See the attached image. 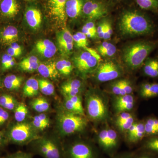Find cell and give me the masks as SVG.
Segmentation results:
<instances>
[{
  "label": "cell",
  "mask_w": 158,
  "mask_h": 158,
  "mask_svg": "<svg viewBox=\"0 0 158 158\" xmlns=\"http://www.w3.org/2000/svg\"><path fill=\"white\" fill-rule=\"evenodd\" d=\"M118 27L122 34L127 36L146 35L153 30L152 23L147 17L134 11H126L122 15Z\"/></svg>",
  "instance_id": "6da1fadb"
},
{
  "label": "cell",
  "mask_w": 158,
  "mask_h": 158,
  "mask_svg": "<svg viewBox=\"0 0 158 158\" xmlns=\"http://www.w3.org/2000/svg\"><path fill=\"white\" fill-rule=\"evenodd\" d=\"M155 43L140 41L127 47L123 53V59L127 66L133 69L139 68L155 48Z\"/></svg>",
  "instance_id": "7a4b0ae2"
},
{
  "label": "cell",
  "mask_w": 158,
  "mask_h": 158,
  "mask_svg": "<svg viewBox=\"0 0 158 158\" xmlns=\"http://www.w3.org/2000/svg\"><path fill=\"white\" fill-rule=\"evenodd\" d=\"M58 126L62 135L67 136L85 129L88 124L85 116L67 110L60 111L57 116Z\"/></svg>",
  "instance_id": "3957f363"
},
{
  "label": "cell",
  "mask_w": 158,
  "mask_h": 158,
  "mask_svg": "<svg viewBox=\"0 0 158 158\" xmlns=\"http://www.w3.org/2000/svg\"><path fill=\"white\" fill-rule=\"evenodd\" d=\"M82 52L74 59L75 65L79 71L86 73L96 70L100 64L101 58L98 52L86 47Z\"/></svg>",
  "instance_id": "277c9868"
},
{
  "label": "cell",
  "mask_w": 158,
  "mask_h": 158,
  "mask_svg": "<svg viewBox=\"0 0 158 158\" xmlns=\"http://www.w3.org/2000/svg\"><path fill=\"white\" fill-rule=\"evenodd\" d=\"M33 127L28 123L23 122L15 125L9 131V141L15 144L22 145L39 139Z\"/></svg>",
  "instance_id": "5b68a950"
},
{
  "label": "cell",
  "mask_w": 158,
  "mask_h": 158,
  "mask_svg": "<svg viewBox=\"0 0 158 158\" xmlns=\"http://www.w3.org/2000/svg\"><path fill=\"white\" fill-rule=\"evenodd\" d=\"M87 113L89 117L95 121H101L107 116V109L102 98L95 94H90L86 102Z\"/></svg>",
  "instance_id": "8992f818"
},
{
  "label": "cell",
  "mask_w": 158,
  "mask_h": 158,
  "mask_svg": "<svg viewBox=\"0 0 158 158\" xmlns=\"http://www.w3.org/2000/svg\"><path fill=\"white\" fill-rule=\"evenodd\" d=\"M33 144L34 151L44 158H62V152L59 144L52 139L40 138Z\"/></svg>",
  "instance_id": "52a82bcc"
},
{
  "label": "cell",
  "mask_w": 158,
  "mask_h": 158,
  "mask_svg": "<svg viewBox=\"0 0 158 158\" xmlns=\"http://www.w3.org/2000/svg\"><path fill=\"white\" fill-rule=\"evenodd\" d=\"M82 12L88 19H98L107 14L108 8L100 0H87L83 5Z\"/></svg>",
  "instance_id": "ba28073f"
},
{
  "label": "cell",
  "mask_w": 158,
  "mask_h": 158,
  "mask_svg": "<svg viewBox=\"0 0 158 158\" xmlns=\"http://www.w3.org/2000/svg\"><path fill=\"white\" fill-rule=\"evenodd\" d=\"M96 70L97 80L101 82L113 81L120 76L122 74L120 67L111 61L100 63Z\"/></svg>",
  "instance_id": "9c48e42d"
},
{
  "label": "cell",
  "mask_w": 158,
  "mask_h": 158,
  "mask_svg": "<svg viewBox=\"0 0 158 158\" xmlns=\"http://www.w3.org/2000/svg\"><path fill=\"white\" fill-rule=\"evenodd\" d=\"M67 158H97L96 151L92 145L84 141H78L69 146Z\"/></svg>",
  "instance_id": "30bf717a"
},
{
  "label": "cell",
  "mask_w": 158,
  "mask_h": 158,
  "mask_svg": "<svg viewBox=\"0 0 158 158\" xmlns=\"http://www.w3.org/2000/svg\"><path fill=\"white\" fill-rule=\"evenodd\" d=\"M67 0H47L49 14L59 22L66 20L65 6Z\"/></svg>",
  "instance_id": "8fae6325"
},
{
  "label": "cell",
  "mask_w": 158,
  "mask_h": 158,
  "mask_svg": "<svg viewBox=\"0 0 158 158\" xmlns=\"http://www.w3.org/2000/svg\"><path fill=\"white\" fill-rule=\"evenodd\" d=\"M57 42L60 50L65 54L71 52L73 47V35L68 29H63L58 33L57 36Z\"/></svg>",
  "instance_id": "7c38bea8"
},
{
  "label": "cell",
  "mask_w": 158,
  "mask_h": 158,
  "mask_svg": "<svg viewBox=\"0 0 158 158\" xmlns=\"http://www.w3.org/2000/svg\"><path fill=\"white\" fill-rule=\"evenodd\" d=\"M35 48L37 52L44 58H51L56 53V46L48 39L40 40L37 41Z\"/></svg>",
  "instance_id": "4fadbf2b"
},
{
  "label": "cell",
  "mask_w": 158,
  "mask_h": 158,
  "mask_svg": "<svg viewBox=\"0 0 158 158\" xmlns=\"http://www.w3.org/2000/svg\"><path fill=\"white\" fill-rule=\"evenodd\" d=\"M25 17L28 25L34 30L40 27L42 20V15L39 9L34 7H29L26 10Z\"/></svg>",
  "instance_id": "5bb4252c"
},
{
  "label": "cell",
  "mask_w": 158,
  "mask_h": 158,
  "mask_svg": "<svg viewBox=\"0 0 158 158\" xmlns=\"http://www.w3.org/2000/svg\"><path fill=\"white\" fill-rule=\"evenodd\" d=\"M20 6L17 0H2L0 4V12L8 18H14L19 12Z\"/></svg>",
  "instance_id": "9a60e30c"
},
{
  "label": "cell",
  "mask_w": 158,
  "mask_h": 158,
  "mask_svg": "<svg viewBox=\"0 0 158 158\" xmlns=\"http://www.w3.org/2000/svg\"><path fill=\"white\" fill-rule=\"evenodd\" d=\"M81 86L80 80L74 79L64 83L61 86V91L65 98L76 96L80 93Z\"/></svg>",
  "instance_id": "2e32d148"
},
{
  "label": "cell",
  "mask_w": 158,
  "mask_h": 158,
  "mask_svg": "<svg viewBox=\"0 0 158 158\" xmlns=\"http://www.w3.org/2000/svg\"><path fill=\"white\" fill-rule=\"evenodd\" d=\"M83 5V0H67L65 6L66 15L70 18H77L82 12Z\"/></svg>",
  "instance_id": "e0dca14e"
},
{
  "label": "cell",
  "mask_w": 158,
  "mask_h": 158,
  "mask_svg": "<svg viewBox=\"0 0 158 158\" xmlns=\"http://www.w3.org/2000/svg\"><path fill=\"white\" fill-rule=\"evenodd\" d=\"M37 70L40 75L46 78L56 79L59 77V72L55 62L40 63Z\"/></svg>",
  "instance_id": "ac0fdd59"
},
{
  "label": "cell",
  "mask_w": 158,
  "mask_h": 158,
  "mask_svg": "<svg viewBox=\"0 0 158 158\" xmlns=\"http://www.w3.org/2000/svg\"><path fill=\"white\" fill-rule=\"evenodd\" d=\"M19 32L14 26L6 27L1 34V39L3 44H11L18 40Z\"/></svg>",
  "instance_id": "d6986e66"
},
{
  "label": "cell",
  "mask_w": 158,
  "mask_h": 158,
  "mask_svg": "<svg viewBox=\"0 0 158 158\" xmlns=\"http://www.w3.org/2000/svg\"><path fill=\"white\" fill-rule=\"evenodd\" d=\"M39 85L38 80L31 77L27 80L23 88V95L26 97H33L39 93Z\"/></svg>",
  "instance_id": "ffe728a7"
},
{
  "label": "cell",
  "mask_w": 158,
  "mask_h": 158,
  "mask_svg": "<svg viewBox=\"0 0 158 158\" xmlns=\"http://www.w3.org/2000/svg\"><path fill=\"white\" fill-rule=\"evenodd\" d=\"M140 94L144 98H150L158 96V83L146 82L140 87Z\"/></svg>",
  "instance_id": "44dd1931"
},
{
  "label": "cell",
  "mask_w": 158,
  "mask_h": 158,
  "mask_svg": "<svg viewBox=\"0 0 158 158\" xmlns=\"http://www.w3.org/2000/svg\"><path fill=\"white\" fill-rule=\"evenodd\" d=\"M40 64L39 60L35 56L27 57L19 63L20 68L24 71L33 72L37 70Z\"/></svg>",
  "instance_id": "7402d4cb"
},
{
  "label": "cell",
  "mask_w": 158,
  "mask_h": 158,
  "mask_svg": "<svg viewBox=\"0 0 158 158\" xmlns=\"http://www.w3.org/2000/svg\"><path fill=\"white\" fill-rule=\"evenodd\" d=\"M144 122L145 138L158 136V118L151 116L146 118Z\"/></svg>",
  "instance_id": "603a6c76"
},
{
  "label": "cell",
  "mask_w": 158,
  "mask_h": 158,
  "mask_svg": "<svg viewBox=\"0 0 158 158\" xmlns=\"http://www.w3.org/2000/svg\"><path fill=\"white\" fill-rule=\"evenodd\" d=\"M23 81L22 77L15 75H10L5 78L4 85L6 89L9 90H16L19 89Z\"/></svg>",
  "instance_id": "cb8c5ba5"
},
{
  "label": "cell",
  "mask_w": 158,
  "mask_h": 158,
  "mask_svg": "<svg viewBox=\"0 0 158 158\" xmlns=\"http://www.w3.org/2000/svg\"><path fill=\"white\" fill-rule=\"evenodd\" d=\"M143 71L144 74L151 78L158 77V60L149 59L144 64Z\"/></svg>",
  "instance_id": "d4e9b609"
},
{
  "label": "cell",
  "mask_w": 158,
  "mask_h": 158,
  "mask_svg": "<svg viewBox=\"0 0 158 158\" xmlns=\"http://www.w3.org/2000/svg\"><path fill=\"white\" fill-rule=\"evenodd\" d=\"M32 123V126L35 128L43 131L50 126V122L46 114L41 113L34 116Z\"/></svg>",
  "instance_id": "484cf974"
},
{
  "label": "cell",
  "mask_w": 158,
  "mask_h": 158,
  "mask_svg": "<svg viewBox=\"0 0 158 158\" xmlns=\"http://www.w3.org/2000/svg\"><path fill=\"white\" fill-rule=\"evenodd\" d=\"M141 149L145 150L158 155V136L146 137Z\"/></svg>",
  "instance_id": "4316f807"
},
{
  "label": "cell",
  "mask_w": 158,
  "mask_h": 158,
  "mask_svg": "<svg viewBox=\"0 0 158 158\" xmlns=\"http://www.w3.org/2000/svg\"><path fill=\"white\" fill-rule=\"evenodd\" d=\"M31 107L38 113L46 112L50 107L47 100L42 97H37L31 101Z\"/></svg>",
  "instance_id": "83f0119b"
},
{
  "label": "cell",
  "mask_w": 158,
  "mask_h": 158,
  "mask_svg": "<svg viewBox=\"0 0 158 158\" xmlns=\"http://www.w3.org/2000/svg\"><path fill=\"white\" fill-rule=\"evenodd\" d=\"M145 138L144 121L137 122V128L133 136L127 140L129 143H136Z\"/></svg>",
  "instance_id": "f1b7e54d"
},
{
  "label": "cell",
  "mask_w": 158,
  "mask_h": 158,
  "mask_svg": "<svg viewBox=\"0 0 158 158\" xmlns=\"http://www.w3.org/2000/svg\"><path fill=\"white\" fill-rule=\"evenodd\" d=\"M97 52L103 56H113L116 53V48L112 44L104 42L98 46Z\"/></svg>",
  "instance_id": "f546056e"
},
{
  "label": "cell",
  "mask_w": 158,
  "mask_h": 158,
  "mask_svg": "<svg viewBox=\"0 0 158 158\" xmlns=\"http://www.w3.org/2000/svg\"><path fill=\"white\" fill-rule=\"evenodd\" d=\"M56 66L59 73L63 75L68 76L70 74L73 69L71 62L68 60H59L56 63Z\"/></svg>",
  "instance_id": "4dcf8cb0"
},
{
  "label": "cell",
  "mask_w": 158,
  "mask_h": 158,
  "mask_svg": "<svg viewBox=\"0 0 158 158\" xmlns=\"http://www.w3.org/2000/svg\"><path fill=\"white\" fill-rule=\"evenodd\" d=\"M14 110L15 118L19 123L23 121L28 113V110L27 106L23 103L18 104Z\"/></svg>",
  "instance_id": "1f68e13d"
},
{
  "label": "cell",
  "mask_w": 158,
  "mask_h": 158,
  "mask_svg": "<svg viewBox=\"0 0 158 158\" xmlns=\"http://www.w3.org/2000/svg\"><path fill=\"white\" fill-rule=\"evenodd\" d=\"M39 82V90L44 94L47 96L53 95L55 92V87L51 82L45 79L38 80Z\"/></svg>",
  "instance_id": "d6a6232c"
},
{
  "label": "cell",
  "mask_w": 158,
  "mask_h": 158,
  "mask_svg": "<svg viewBox=\"0 0 158 158\" xmlns=\"http://www.w3.org/2000/svg\"><path fill=\"white\" fill-rule=\"evenodd\" d=\"M141 9L147 10H156L158 8V0H135Z\"/></svg>",
  "instance_id": "836d02e7"
},
{
  "label": "cell",
  "mask_w": 158,
  "mask_h": 158,
  "mask_svg": "<svg viewBox=\"0 0 158 158\" xmlns=\"http://www.w3.org/2000/svg\"><path fill=\"white\" fill-rule=\"evenodd\" d=\"M134 102H135V100H134V97L131 95V94L118 96L116 98L114 102V108L116 109V108L123 105L129 103Z\"/></svg>",
  "instance_id": "e575fe53"
},
{
  "label": "cell",
  "mask_w": 158,
  "mask_h": 158,
  "mask_svg": "<svg viewBox=\"0 0 158 158\" xmlns=\"http://www.w3.org/2000/svg\"><path fill=\"white\" fill-rule=\"evenodd\" d=\"M15 63L14 57H11L7 53L4 54L2 57V67L3 70L10 69L15 65Z\"/></svg>",
  "instance_id": "d590c367"
},
{
  "label": "cell",
  "mask_w": 158,
  "mask_h": 158,
  "mask_svg": "<svg viewBox=\"0 0 158 158\" xmlns=\"http://www.w3.org/2000/svg\"><path fill=\"white\" fill-rule=\"evenodd\" d=\"M111 89L112 92L115 95L122 96L126 94L123 88L121 81H118L113 84Z\"/></svg>",
  "instance_id": "8d00e7d4"
},
{
  "label": "cell",
  "mask_w": 158,
  "mask_h": 158,
  "mask_svg": "<svg viewBox=\"0 0 158 158\" xmlns=\"http://www.w3.org/2000/svg\"><path fill=\"white\" fill-rule=\"evenodd\" d=\"M3 158H33V154L31 153L19 151L8 155Z\"/></svg>",
  "instance_id": "74e56055"
},
{
  "label": "cell",
  "mask_w": 158,
  "mask_h": 158,
  "mask_svg": "<svg viewBox=\"0 0 158 158\" xmlns=\"http://www.w3.org/2000/svg\"><path fill=\"white\" fill-rule=\"evenodd\" d=\"M135 122V120H134V118L132 116L129 118L126 121L120 123V124L117 125V126L122 131L127 132L130 128Z\"/></svg>",
  "instance_id": "f35d334b"
},
{
  "label": "cell",
  "mask_w": 158,
  "mask_h": 158,
  "mask_svg": "<svg viewBox=\"0 0 158 158\" xmlns=\"http://www.w3.org/2000/svg\"><path fill=\"white\" fill-rule=\"evenodd\" d=\"M113 34V30L111 24L108 22H104V31L103 39H110Z\"/></svg>",
  "instance_id": "ab89813d"
},
{
  "label": "cell",
  "mask_w": 158,
  "mask_h": 158,
  "mask_svg": "<svg viewBox=\"0 0 158 158\" xmlns=\"http://www.w3.org/2000/svg\"><path fill=\"white\" fill-rule=\"evenodd\" d=\"M132 116L131 113H127V112H122L119 113V115L117 116L116 119V124L117 125L120 124L126 121L130 117Z\"/></svg>",
  "instance_id": "60d3db41"
},
{
  "label": "cell",
  "mask_w": 158,
  "mask_h": 158,
  "mask_svg": "<svg viewBox=\"0 0 158 158\" xmlns=\"http://www.w3.org/2000/svg\"><path fill=\"white\" fill-rule=\"evenodd\" d=\"M141 151L135 158H158V155L148 151L141 149Z\"/></svg>",
  "instance_id": "b9f144b4"
},
{
  "label": "cell",
  "mask_w": 158,
  "mask_h": 158,
  "mask_svg": "<svg viewBox=\"0 0 158 158\" xmlns=\"http://www.w3.org/2000/svg\"><path fill=\"white\" fill-rule=\"evenodd\" d=\"M9 114L4 108L0 107V126L6 123L9 118Z\"/></svg>",
  "instance_id": "7bdbcfd3"
},
{
  "label": "cell",
  "mask_w": 158,
  "mask_h": 158,
  "mask_svg": "<svg viewBox=\"0 0 158 158\" xmlns=\"http://www.w3.org/2000/svg\"><path fill=\"white\" fill-rule=\"evenodd\" d=\"M120 81L126 94H131L132 92L133 89L130 82L127 80H122Z\"/></svg>",
  "instance_id": "ee69618b"
},
{
  "label": "cell",
  "mask_w": 158,
  "mask_h": 158,
  "mask_svg": "<svg viewBox=\"0 0 158 158\" xmlns=\"http://www.w3.org/2000/svg\"><path fill=\"white\" fill-rule=\"evenodd\" d=\"M17 105L18 104L16 100L13 97L11 96L4 109H7V110H15Z\"/></svg>",
  "instance_id": "f6af8a7d"
},
{
  "label": "cell",
  "mask_w": 158,
  "mask_h": 158,
  "mask_svg": "<svg viewBox=\"0 0 158 158\" xmlns=\"http://www.w3.org/2000/svg\"><path fill=\"white\" fill-rule=\"evenodd\" d=\"M11 96L9 94H3L0 96V106L3 108H5Z\"/></svg>",
  "instance_id": "bcb514c9"
},
{
  "label": "cell",
  "mask_w": 158,
  "mask_h": 158,
  "mask_svg": "<svg viewBox=\"0 0 158 158\" xmlns=\"http://www.w3.org/2000/svg\"><path fill=\"white\" fill-rule=\"evenodd\" d=\"M76 34L78 36L80 39L81 41L82 44L83 45V48H85V47H87L88 44V40H87V37L85 34L82 32H78L76 33Z\"/></svg>",
  "instance_id": "7dc6e473"
},
{
  "label": "cell",
  "mask_w": 158,
  "mask_h": 158,
  "mask_svg": "<svg viewBox=\"0 0 158 158\" xmlns=\"http://www.w3.org/2000/svg\"><path fill=\"white\" fill-rule=\"evenodd\" d=\"M104 31V22L102 23L97 28V34L101 39H103Z\"/></svg>",
  "instance_id": "c3c4849f"
},
{
  "label": "cell",
  "mask_w": 158,
  "mask_h": 158,
  "mask_svg": "<svg viewBox=\"0 0 158 158\" xmlns=\"http://www.w3.org/2000/svg\"><path fill=\"white\" fill-rule=\"evenodd\" d=\"M81 32L82 33L85 34L87 37H89V38H94L96 36V35H95V34H94L93 33H92V31H90V30L87 28L85 25L83 26Z\"/></svg>",
  "instance_id": "681fc988"
},
{
  "label": "cell",
  "mask_w": 158,
  "mask_h": 158,
  "mask_svg": "<svg viewBox=\"0 0 158 158\" xmlns=\"http://www.w3.org/2000/svg\"><path fill=\"white\" fill-rule=\"evenodd\" d=\"M137 122H135L127 131V140L131 138L135 132L136 128H137Z\"/></svg>",
  "instance_id": "f907efd6"
},
{
  "label": "cell",
  "mask_w": 158,
  "mask_h": 158,
  "mask_svg": "<svg viewBox=\"0 0 158 158\" xmlns=\"http://www.w3.org/2000/svg\"><path fill=\"white\" fill-rule=\"evenodd\" d=\"M85 26H86L87 28L92 31V33H93L95 35H97V28L93 22H89L86 23Z\"/></svg>",
  "instance_id": "816d5d0a"
},
{
  "label": "cell",
  "mask_w": 158,
  "mask_h": 158,
  "mask_svg": "<svg viewBox=\"0 0 158 158\" xmlns=\"http://www.w3.org/2000/svg\"><path fill=\"white\" fill-rule=\"evenodd\" d=\"M22 53L15 50L10 47H9L8 48V50H7V54L9 55V56H11V57H14H14L19 56L21 55Z\"/></svg>",
  "instance_id": "f5cc1de1"
},
{
  "label": "cell",
  "mask_w": 158,
  "mask_h": 158,
  "mask_svg": "<svg viewBox=\"0 0 158 158\" xmlns=\"http://www.w3.org/2000/svg\"><path fill=\"white\" fill-rule=\"evenodd\" d=\"M73 41L75 43L77 46L78 47L83 48V45L82 44L81 41V39H80V38L76 34L73 35Z\"/></svg>",
  "instance_id": "db71d44e"
},
{
  "label": "cell",
  "mask_w": 158,
  "mask_h": 158,
  "mask_svg": "<svg viewBox=\"0 0 158 158\" xmlns=\"http://www.w3.org/2000/svg\"><path fill=\"white\" fill-rule=\"evenodd\" d=\"M10 45V47L11 48L15 50L22 53V49L20 46L18 44L16 43V42H15L11 44Z\"/></svg>",
  "instance_id": "11a10c76"
},
{
  "label": "cell",
  "mask_w": 158,
  "mask_h": 158,
  "mask_svg": "<svg viewBox=\"0 0 158 158\" xmlns=\"http://www.w3.org/2000/svg\"><path fill=\"white\" fill-rule=\"evenodd\" d=\"M6 140L5 137L0 132V149L4 148L6 144Z\"/></svg>",
  "instance_id": "9f6ffc18"
},
{
  "label": "cell",
  "mask_w": 158,
  "mask_h": 158,
  "mask_svg": "<svg viewBox=\"0 0 158 158\" xmlns=\"http://www.w3.org/2000/svg\"><path fill=\"white\" fill-rule=\"evenodd\" d=\"M114 158H134V156L131 153L125 154Z\"/></svg>",
  "instance_id": "6f0895ef"
},
{
  "label": "cell",
  "mask_w": 158,
  "mask_h": 158,
  "mask_svg": "<svg viewBox=\"0 0 158 158\" xmlns=\"http://www.w3.org/2000/svg\"><path fill=\"white\" fill-rule=\"evenodd\" d=\"M26 1H27V2H32V1H35V0H25Z\"/></svg>",
  "instance_id": "680465c9"
},
{
  "label": "cell",
  "mask_w": 158,
  "mask_h": 158,
  "mask_svg": "<svg viewBox=\"0 0 158 158\" xmlns=\"http://www.w3.org/2000/svg\"><path fill=\"white\" fill-rule=\"evenodd\" d=\"M2 0H0V4H1V2H2Z\"/></svg>",
  "instance_id": "91938a15"
},
{
  "label": "cell",
  "mask_w": 158,
  "mask_h": 158,
  "mask_svg": "<svg viewBox=\"0 0 158 158\" xmlns=\"http://www.w3.org/2000/svg\"><path fill=\"white\" fill-rule=\"evenodd\" d=\"M117 1H121V0H117Z\"/></svg>",
  "instance_id": "94428289"
},
{
  "label": "cell",
  "mask_w": 158,
  "mask_h": 158,
  "mask_svg": "<svg viewBox=\"0 0 158 158\" xmlns=\"http://www.w3.org/2000/svg\"><path fill=\"white\" fill-rule=\"evenodd\" d=\"M0 86H1V82H0Z\"/></svg>",
  "instance_id": "6125c7cd"
}]
</instances>
